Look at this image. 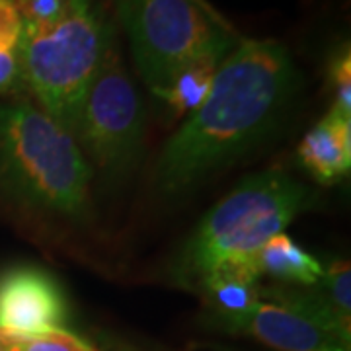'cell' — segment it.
Instances as JSON below:
<instances>
[{
    "label": "cell",
    "instance_id": "obj_1",
    "mask_svg": "<svg viewBox=\"0 0 351 351\" xmlns=\"http://www.w3.org/2000/svg\"><path fill=\"white\" fill-rule=\"evenodd\" d=\"M299 86V66L281 41L239 38L207 100L168 138L156 168L160 189L184 193L250 151L281 121Z\"/></svg>",
    "mask_w": 351,
    "mask_h": 351
},
{
    "label": "cell",
    "instance_id": "obj_2",
    "mask_svg": "<svg viewBox=\"0 0 351 351\" xmlns=\"http://www.w3.org/2000/svg\"><path fill=\"white\" fill-rule=\"evenodd\" d=\"M92 166L76 138L29 101L0 106V186L45 215L88 211Z\"/></svg>",
    "mask_w": 351,
    "mask_h": 351
},
{
    "label": "cell",
    "instance_id": "obj_3",
    "mask_svg": "<svg viewBox=\"0 0 351 351\" xmlns=\"http://www.w3.org/2000/svg\"><path fill=\"white\" fill-rule=\"evenodd\" d=\"M314 205L313 189L281 170L242 180L191 232L178 256L176 277L193 287L219 263L254 258L267 240Z\"/></svg>",
    "mask_w": 351,
    "mask_h": 351
},
{
    "label": "cell",
    "instance_id": "obj_4",
    "mask_svg": "<svg viewBox=\"0 0 351 351\" xmlns=\"http://www.w3.org/2000/svg\"><path fill=\"white\" fill-rule=\"evenodd\" d=\"M115 36L98 0H80L63 20L25 27L20 59L24 84L41 110L75 137L88 86Z\"/></svg>",
    "mask_w": 351,
    "mask_h": 351
},
{
    "label": "cell",
    "instance_id": "obj_5",
    "mask_svg": "<svg viewBox=\"0 0 351 351\" xmlns=\"http://www.w3.org/2000/svg\"><path fill=\"white\" fill-rule=\"evenodd\" d=\"M113 2L138 75L154 96L191 64L223 61L240 38L191 0Z\"/></svg>",
    "mask_w": 351,
    "mask_h": 351
},
{
    "label": "cell",
    "instance_id": "obj_6",
    "mask_svg": "<svg viewBox=\"0 0 351 351\" xmlns=\"http://www.w3.org/2000/svg\"><path fill=\"white\" fill-rule=\"evenodd\" d=\"M75 138L88 162L108 176L129 170L141 154L145 138L143 100L123 64L115 36L84 94Z\"/></svg>",
    "mask_w": 351,
    "mask_h": 351
},
{
    "label": "cell",
    "instance_id": "obj_7",
    "mask_svg": "<svg viewBox=\"0 0 351 351\" xmlns=\"http://www.w3.org/2000/svg\"><path fill=\"white\" fill-rule=\"evenodd\" d=\"M69 302L59 281L34 265H18L0 274V334L29 336L63 328Z\"/></svg>",
    "mask_w": 351,
    "mask_h": 351
},
{
    "label": "cell",
    "instance_id": "obj_8",
    "mask_svg": "<svg viewBox=\"0 0 351 351\" xmlns=\"http://www.w3.org/2000/svg\"><path fill=\"white\" fill-rule=\"evenodd\" d=\"M215 320L226 332L252 336L279 351H351V341L313 318L262 299L244 313Z\"/></svg>",
    "mask_w": 351,
    "mask_h": 351
},
{
    "label": "cell",
    "instance_id": "obj_9",
    "mask_svg": "<svg viewBox=\"0 0 351 351\" xmlns=\"http://www.w3.org/2000/svg\"><path fill=\"white\" fill-rule=\"evenodd\" d=\"M299 160L322 186L338 184L351 168V119L330 112L302 137Z\"/></svg>",
    "mask_w": 351,
    "mask_h": 351
},
{
    "label": "cell",
    "instance_id": "obj_10",
    "mask_svg": "<svg viewBox=\"0 0 351 351\" xmlns=\"http://www.w3.org/2000/svg\"><path fill=\"white\" fill-rule=\"evenodd\" d=\"M262 274L254 258L226 260L215 265L197 287L211 304L213 318L244 313L260 301Z\"/></svg>",
    "mask_w": 351,
    "mask_h": 351
},
{
    "label": "cell",
    "instance_id": "obj_11",
    "mask_svg": "<svg viewBox=\"0 0 351 351\" xmlns=\"http://www.w3.org/2000/svg\"><path fill=\"white\" fill-rule=\"evenodd\" d=\"M256 265L262 276H269L283 285L302 287L314 285L324 271V265L285 232H279L263 244L256 254Z\"/></svg>",
    "mask_w": 351,
    "mask_h": 351
},
{
    "label": "cell",
    "instance_id": "obj_12",
    "mask_svg": "<svg viewBox=\"0 0 351 351\" xmlns=\"http://www.w3.org/2000/svg\"><path fill=\"white\" fill-rule=\"evenodd\" d=\"M219 64L221 61H201L191 64L176 76L170 86L164 88L156 96L166 101L178 117L191 115L199 110L201 104L211 94Z\"/></svg>",
    "mask_w": 351,
    "mask_h": 351
},
{
    "label": "cell",
    "instance_id": "obj_13",
    "mask_svg": "<svg viewBox=\"0 0 351 351\" xmlns=\"http://www.w3.org/2000/svg\"><path fill=\"white\" fill-rule=\"evenodd\" d=\"M2 351H100L90 341L73 332L57 328L29 336H4L0 334Z\"/></svg>",
    "mask_w": 351,
    "mask_h": 351
},
{
    "label": "cell",
    "instance_id": "obj_14",
    "mask_svg": "<svg viewBox=\"0 0 351 351\" xmlns=\"http://www.w3.org/2000/svg\"><path fill=\"white\" fill-rule=\"evenodd\" d=\"M318 295L336 311V313L351 322V269L348 262H334L330 267H324L320 279L313 285Z\"/></svg>",
    "mask_w": 351,
    "mask_h": 351
},
{
    "label": "cell",
    "instance_id": "obj_15",
    "mask_svg": "<svg viewBox=\"0 0 351 351\" xmlns=\"http://www.w3.org/2000/svg\"><path fill=\"white\" fill-rule=\"evenodd\" d=\"M328 78L334 92L332 112L351 119V49L350 43L339 45L330 55L328 61Z\"/></svg>",
    "mask_w": 351,
    "mask_h": 351
},
{
    "label": "cell",
    "instance_id": "obj_16",
    "mask_svg": "<svg viewBox=\"0 0 351 351\" xmlns=\"http://www.w3.org/2000/svg\"><path fill=\"white\" fill-rule=\"evenodd\" d=\"M80 0H16L25 27H45L63 20Z\"/></svg>",
    "mask_w": 351,
    "mask_h": 351
},
{
    "label": "cell",
    "instance_id": "obj_17",
    "mask_svg": "<svg viewBox=\"0 0 351 351\" xmlns=\"http://www.w3.org/2000/svg\"><path fill=\"white\" fill-rule=\"evenodd\" d=\"M24 18L14 0H0V53H16L24 39Z\"/></svg>",
    "mask_w": 351,
    "mask_h": 351
},
{
    "label": "cell",
    "instance_id": "obj_18",
    "mask_svg": "<svg viewBox=\"0 0 351 351\" xmlns=\"http://www.w3.org/2000/svg\"><path fill=\"white\" fill-rule=\"evenodd\" d=\"M22 75V59L20 51L16 53H0V96L20 92L24 88Z\"/></svg>",
    "mask_w": 351,
    "mask_h": 351
},
{
    "label": "cell",
    "instance_id": "obj_19",
    "mask_svg": "<svg viewBox=\"0 0 351 351\" xmlns=\"http://www.w3.org/2000/svg\"><path fill=\"white\" fill-rule=\"evenodd\" d=\"M191 2H195V4L199 6L201 10H203V12L209 14V16L213 18L217 24H221V25H223V27H226V29H234V27L230 25V22H228L226 18H223V14L219 12V10L215 8L211 2H207V0H191Z\"/></svg>",
    "mask_w": 351,
    "mask_h": 351
},
{
    "label": "cell",
    "instance_id": "obj_20",
    "mask_svg": "<svg viewBox=\"0 0 351 351\" xmlns=\"http://www.w3.org/2000/svg\"><path fill=\"white\" fill-rule=\"evenodd\" d=\"M14 2H16V0H14Z\"/></svg>",
    "mask_w": 351,
    "mask_h": 351
},
{
    "label": "cell",
    "instance_id": "obj_21",
    "mask_svg": "<svg viewBox=\"0 0 351 351\" xmlns=\"http://www.w3.org/2000/svg\"><path fill=\"white\" fill-rule=\"evenodd\" d=\"M0 351H2V350H0Z\"/></svg>",
    "mask_w": 351,
    "mask_h": 351
}]
</instances>
